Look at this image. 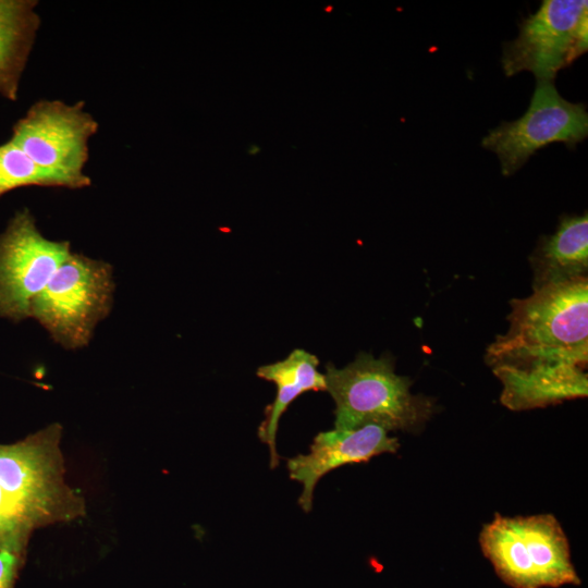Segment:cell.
I'll return each mask as SVG.
<instances>
[{"label":"cell","instance_id":"cell-1","mask_svg":"<svg viewBox=\"0 0 588 588\" xmlns=\"http://www.w3.org/2000/svg\"><path fill=\"white\" fill-rule=\"evenodd\" d=\"M510 327L485 359L502 383L500 401L526 411L588 394V277L511 301Z\"/></svg>","mask_w":588,"mask_h":588},{"label":"cell","instance_id":"cell-2","mask_svg":"<svg viewBox=\"0 0 588 588\" xmlns=\"http://www.w3.org/2000/svg\"><path fill=\"white\" fill-rule=\"evenodd\" d=\"M62 428L46 427L14 443H0V549L23 552L37 528L76 519L82 494L65 480Z\"/></svg>","mask_w":588,"mask_h":588},{"label":"cell","instance_id":"cell-3","mask_svg":"<svg viewBox=\"0 0 588 588\" xmlns=\"http://www.w3.org/2000/svg\"><path fill=\"white\" fill-rule=\"evenodd\" d=\"M326 391L335 403L334 428L376 425L418 432L436 412L432 399L411 392L412 380L394 370L390 355L359 353L343 368L326 365Z\"/></svg>","mask_w":588,"mask_h":588},{"label":"cell","instance_id":"cell-4","mask_svg":"<svg viewBox=\"0 0 588 588\" xmlns=\"http://www.w3.org/2000/svg\"><path fill=\"white\" fill-rule=\"evenodd\" d=\"M483 555L512 588L579 585L567 537L551 514L505 517L495 513L479 535Z\"/></svg>","mask_w":588,"mask_h":588},{"label":"cell","instance_id":"cell-5","mask_svg":"<svg viewBox=\"0 0 588 588\" xmlns=\"http://www.w3.org/2000/svg\"><path fill=\"white\" fill-rule=\"evenodd\" d=\"M113 287L110 265L71 253L32 302L29 317L63 347H83L109 314Z\"/></svg>","mask_w":588,"mask_h":588},{"label":"cell","instance_id":"cell-6","mask_svg":"<svg viewBox=\"0 0 588 588\" xmlns=\"http://www.w3.org/2000/svg\"><path fill=\"white\" fill-rule=\"evenodd\" d=\"M98 127L83 101L69 105L42 99L15 123L11 140L36 164L60 177L66 188L78 189L91 183L84 169L89 139Z\"/></svg>","mask_w":588,"mask_h":588},{"label":"cell","instance_id":"cell-7","mask_svg":"<svg viewBox=\"0 0 588 588\" xmlns=\"http://www.w3.org/2000/svg\"><path fill=\"white\" fill-rule=\"evenodd\" d=\"M518 36L503 45L506 76L531 72L537 83H554L556 74L588 49V2L543 0L518 24Z\"/></svg>","mask_w":588,"mask_h":588},{"label":"cell","instance_id":"cell-8","mask_svg":"<svg viewBox=\"0 0 588 588\" xmlns=\"http://www.w3.org/2000/svg\"><path fill=\"white\" fill-rule=\"evenodd\" d=\"M588 135L585 103L564 99L554 83H537L525 114L502 122L482 138L481 145L493 151L505 176L517 172L539 149L552 143L575 148Z\"/></svg>","mask_w":588,"mask_h":588},{"label":"cell","instance_id":"cell-9","mask_svg":"<svg viewBox=\"0 0 588 588\" xmlns=\"http://www.w3.org/2000/svg\"><path fill=\"white\" fill-rule=\"evenodd\" d=\"M70 254V243L46 238L27 209L16 212L0 234V315L29 318L32 302Z\"/></svg>","mask_w":588,"mask_h":588},{"label":"cell","instance_id":"cell-10","mask_svg":"<svg viewBox=\"0 0 588 588\" xmlns=\"http://www.w3.org/2000/svg\"><path fill=\"white\" fill-rule=\"evenodd\" d=\"M376 425L356 429H333L319 432L309 452L287 460L290 478L303 487L298 504L305 513L313 509L314 491L318 481L338 467L367 463L383 453H395L400 448L396 437Z\"/></svg>","mask_w":588,"mask_h":588},{"label":"cell","instance_id":"cell-11","mask_svg":"<svg viewBox=\"0 0 588 588\" xmlns=\"http://www.w3.org/2000/svg\"><path fill=\"white\" fill-rule=\"evenodd\" d=\"M318 366L316 355L295 348L284 359L260 366L256 371L259 378L274 383L277 388L275 397L266 406L265 418L258 427V438L269 449L272 469L279 465L277 433L282 415L299 395L326 391V377Z\"/></svg>","mask_w":588,"mask_h":588},{"label":"cell","instance_id":"cell-12","mask_svg":"<svg viewBox=\"0 0 588 588\" xmlns=\"http://www.w3.org/2000/svg\"><path fill=\"white\" fill-rule=\"evenodd\" d=\"M532 292L586 278L588 271V216L564 215L555 232L543 235L530 258Z\"/></svg>","mask_w":588,"mask_h":588},{"label":"cell","instance_id":"cell-13","mask_svg":"<svg viewBox=\"0 0 588 588\" xmlns=\"http://www.w3.org/2000/svg\"><path fill=\"white\" fill-rule=\"evenodd\" d=\"M37 1L0 0V95L16 100L40 17Z\"/></svg>","mask_w":588,"mask_h":588},{"label":"cell","instance_id":"cell-14","mask_svg":"<svg viewBox=\"0 0 588 588\" xmlns=\"http://www.w3.org/2000/svg\"><path fill=\"white\" fill-rule=\"evenodd\" d=\"M24 186L66 188L60 177L36 164L10 139L0 145V197Z\"/></svg>","mask_w":588,"mask_h":588},{"label":"cell","instance_id":"cell-15","mask_svg":"<svg viewBox=\"0 0 588 588\" xmlns=\"http://www.w3.org/2000/svg\"><path fill=\"white\" fill-rule=\"evenodd\" d=\"M24 553L0 549V588H14Z\"/></svg>","mask_w":588,"mask_h":588}]
</instances>
